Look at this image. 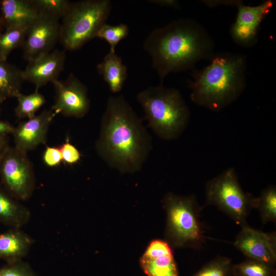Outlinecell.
<instances>
[{"instance_id": "obj_6", "label": "cell", "mask_w": 276, "mask_h": 276, "mask_svg": "<svg viewBox=\"0 0 276 276\" xmlns=\"http://www.w3.org/2000/svg\"><path fill=\"white\" fill-rule=\"evenodd\" d=\"M111 9L109 0H83L71 2L61 18L59 42L65 50L80 49L96 37L109 17Z\"/></svg>"}, {"instance_id": "obj_3", "label": "cell", "mask_w": 276, "mask_h": 276, "mask_svg": "<svg viewBox=\"0 0 276 276\" xmlns=\"http://www.w3.org/2000/svg\"><path fill=\"white\" fill-rule=\"evenodd\" d=\"M200 70H195L189 83L190 98L196 104L219 112L236 101L246 85V59L240 53L214 56Z\"/></svg>"}, {"instance_id": "obj_26", "label": "cell", "mask_w": 276, "mask_h": 276, "mask_svg": "<svg viewBox=\"0 0 276 276\" xmlns=\"http://www.w3.org/2000/svg\"><path fill=\"white\" fill-rule=\"evenodd\" d=\"M233 265L229 258L218 256L205 264L193 276H233Z\"/></svg>"}, {"instance_id": "obj_27", "label": "cell", "mask_w": 276, "mask_h": 276, "mask_svg": "<svg viewBox=\"0 0 276 276\" xmlns=\"http://www.w3.org/2000/svg\"><path fill=\"white\" fill-rule=\"evenodd\" d=\"M39 14L60 20L66 13L71 4L67 0H32Z\"/></svg>"}, {"instance_id": "obj_1", "label": "cell", "mask_w": 276, "mask_h": 276, "mask_svg": "<svg viewBox=\"0 0 276 276\" xmlns=\"http://www.w3.org/2000/svg\"><path fill=\"white\" fill-rule=\"evenodd\" d=\"M95 148L109 167L122 173L136 172L146 162L151 136L123 95L108 97Z\"/></svg>"}, {"instance_id": "obj_18", "label": "cell", "mask_w": 276, "mask_h": 276, "mask_svg": "<svg viewBox=\"0 0 276 276\" xmlns=\"http://www.w3.org/2000/svg\"><path fill=\"white\" fill-rule=\"evenodd\" d=\"M31 212L0 183V223L9 228H21L31 218Z\"/></svg>"}, {"instance_id": "obj_21", "label": "cell", "mask_w": 276, "mask_h": 276, "mask_svg": "<svg viewBox=\"0 0 276 276\" xmlns=\"http://www.w3.org/2000/svg\"><path fill=\"white\" fill-rule=\"evenodd\" d=\"M16 98L17 104L14 112L16 117L18 119L27 120L34 117L46 102L45 97L38 89H35L33 93L27 95L20 93Z\"/></svg>"}, {"instance_id": "obj_9", "label": "cell", "mask_w": 276, "mask_h": 276, "mask_svg": "<svg viewBox=\"0 0 276 276\" xmlns=\"http://www.w3.org/2000/svg\"><path fill=\"white\" fill-rule=\"evenodd\" d=\"M52 83L55 97L51 109L56 115L82 118L88 113L90 100L87 88L73 73L64 80L57 79Z\"/></svg>"}, {"instance_id": "obj_12", "label": "cell", "mask_w": 276, "mask_h": 276, "mask_svg": "<svg viewBox=\"0 0 276 276\" xmlns=\"http://www.w3.org/2000/svg\"><path fill=\"white\" fill-rule=\"evenodd\" d=\"M233 245L247 258L275 265V232H263L250 227L246 223L241 226Z\"/></svg>"}, {"instance_id": "obj_14", "label": "cell", "mask_w": 276, "mask_h": 276, "mask_svg": "<svg viewBox=\"0 0 276 276\" xmlns=\"http://www.w3.org/2000/svg\"><path fill=\"white\" fill-rule=\"evenodd\" d=\"M65 58V50L54 49L34 59L22 70L24 80L33 83L35 89L39 90L48 83L58 79L64 69Z\"/></svg>"}, {"instance_id": "obj_31", "label": "cell", "mask_w": 276, "mask_h": 276, "mask_svg": "<svg viewBox=\"0 0 276 276\" xmlns=\"http://www.w3.org/2000/svg\"><path fill=\"white\" fill-rule=\"evenodd\" d=\"M200 2L209 8H214L221 5L237 7L242 1L240 0H201Z\"/></svg>"}, {"instance_id": "obj_5", "label": "cell", "mask_w": 276, "mask_h": 276, "mask_svg": "<svg viewBox=\"0 0 276 276\" xmlns=\"http://www.w3.org/2000/svg\"><path fill=\"white\" fill-rule=\"evenodd\" d=\"M163 204L167 215L166 241L176 248H200L205 236L200 220L201 208L195 196L169 192Z\"/></svg>"}, {"instance_id": "obj_20", "label": "cell", "mask_w": 276, "mask_h": 276, "mask_svg": "<svg viewBox=\"0 0 276 276\" xmlns=\"http://www.w3.org/2000/svg\"><path fill=\"white\" fill-rule=\"evenodd\" d=\"M24 81L22 70L0 59V98H16Z\"/></svg>"}, {"instance_id": "obj_2", "label": "cell", "mask_w": 276, "mask_h": 276, "mask_svg": "<svg viewBox=\"0 0 276 276\" xmlns=\"http://www.w3.org/2000/svg\"><path fill=\"white\" fill-rule=\"evenodd\" d=\"M214 48L206 30L195 20L185 18L154 29L144 43L160 83L170 73L192 68L199 61L211 59Z\"/></svg>"}, {"instance_id": "obj_23", "label": "cell", "mask_w": 276, "mask_h": 276, "mask_svg": "<svg viewBox=\"0 0 276 276\" xmlns=\"http://www.w3.org/2000/svg\"><path fill=\"white\" fill-rule=\"evenodd\" d=\"M233 276H276L275 265L247 258L233 264Z\"/></svg>"}, {"instance_id": "obj_4", "label": "cell", "mask_w": 276, "mask_h": 276, "mask_svg": "<svg viewBox=\"0 0 276 276\" xmlns=\"http://www.w3.org/2000/svg\"><path fill=\"white\" fill-rule=\"evenodd\" d=\"M149 126L160 139H177L188 125L190 112L180 92L163 83L149 86L137 95Z\"/></svg>"}, {"instance_id": "obj_8", "label": "cell", "mask_w": 276, "mask_h": 276, "mask_svg": "<svg viewBox=\"0 0 276 276\" xmlns=\"http://www.w3.org/2000/svg\"><path fill=\"white\" fill-rule=\"evenodd\" d=\"M1 184L17 200L26 201L36 186L33 165L27 153L9 147L0 159Z\"/></svg>"}, {"instance_id": "obj_17", "label": "cell", "mask_w": 276, "mask_h": 276, "mask_svg": "<svg viewBox=\"0 0 276 276\" xmlns=\"http://www.w3.org/2000/svg\"><path fill=\"white\" fill-rule=\"evenodd\" d=\"M34 243V239L21 228H9L0 233V259L6 263L22 260Z\"/></svg>"}, {"instance_id": "obj_28", "label": "cell", "mask_w": 276, "mask_h": 276, "mask_svg": "<svg viewBox=\"0 0 276 276\" xmlns=\"http://www.w3.org/2000/svg\"><path fill=\"white\" fill-rule=\"evenodd\" d=\"M0 276H38L27 262L19 260L0 267Z\"/></svg>"}, {"instance_id": "obj_15", "label": "cell", "mask_w": 276, "mask_h": 276, "mask_svg": "<svg viewBox=\"0 0 276 276\" xmlns=\"http://www.w3.org/2000/svg\"><path fill=\"white\" fill-rule=\"evenodd\" d=\"M171 247L160 239L150 242L140 261L148 276H179Z\"/></svg>"}, {"instance_id": "obj_10", "label": "cell", "mask_w": 276, "mask_h": 276, "mask_svg": "<svg viewBox=\"0 0 276 276\" xmlns=\"http://www.w3.org/2000/svg\"><path fill=\"white\" fill-rule=\"evenodd\" d=\"M60 22L50 16L39 14L27 27L21 47L28 62L54 50L59 41Z\"/></svg>"}, {"instance_id": "obj_24", "label": "cell", "mask_w": 276, "mask_h": 276, "mask_svg": "<svg viewBox=\"0 0 276 276\" xmlns=\"http://www.w3.org/2000/svg\"><path fill=\"white\" fill-rule=\"evenodd\" d=\"M28 26L6 29L0 33V59L7 60L12 51L22 47Z\"/></svg>"}, {"instance_id": "obj_29", "label": "cell", "mask_w": 276, "mask_h": 276, "mask_svg": "<svg viewBox=\"0 0 276 276\" xmlns=\"http://www.w3.org/2000/svg\"><path fill=\"white\" fill-rule=\"evenodd\" d=\"M59 147L61 152L62 162L65 164L73 165L80 160L81 153L74 145L70 142L68 138Z\"/></svg>"}, {"instance_id": "obj_13", "label": "cell", "mask_w": 276, "mask_h": 276, "mask_svg": "<svg viewBox=\"0 0 276 276\" xmlns=\"http://www.w3.org/2000/svg\"><path fill=\"white\" fill-rule=\"evenodd\" d=\"M56 114L51 109L20 122L12 133L14 147L28 153L41 144H45L50 125Z\"/></svg>"}, {"instance_id": "obj_19", "label": "cell", "mask_w": 276, "mask_h": 276, "mask_svg": "<svg viewBox=\"0 0 276 276\" xmlns=\"http://www.w3.org/2000/svg\"><path fill=\"white\" fill-rule=\"evenodd\" d=\"M97 68L112 93H117L122 89L127 79V69L116 52H109L98 64Z\"/></svg>"}, {"instance_id": "obj_33", "label": "cell", "mask_w": 276, "mask_h": 276, "mask_svg": "<svg viewBox=\"0 0 276 276\" xmlns=\"http://www.w3.org/2000/svg\"><path fill=\"white\" fill-rule=\"evenodd\" d=\"M14 127L9 123L0 120V134H12Z\"/></svg>"}, {"instance_id": "obj_16", "label": "cell", "mask_w": 276, "mask_h": 276, "mask_svg": "<svg viewBox=\"0 0 276 276\" xmlns=\"http://www.w3.org/2000/svg\"><path fill=\"white\" fill-rule=\"evenodd\" d=\"M0 15L6 30L29 25L39 12L32 0H2Z\"/></svg>"}, {"instance_id": "obj_36", "label": "cell", "mask_w": 276, "mask_h": 276, "mask_svg": "<svg viewBox=\"0 0 276 276\" xmlns=\"http://www.w3.org/2000/svg\"><path fill=\"white\" fill-rule=\"evenodd\" d=\"M5 100H6L5 99L0 98V109H1V105L3 103V102Z\"/></svg>"}, {"instance_id": "obj_32", "label": "cell", "mask_w": 276, "mask_h": 276, "mask_svg": "<svg viewBox=\"0 0 276 276\" xmlns=\"http://www.w3.org/2000/svg\"><path fill=\"white\" fill-rule=\"evenodd\" d=\"M148 2L162 7L174 9H179L180 7L179 2L176 0H151L148 1Z\"/></svg>"}, {"instance_id": "obj_34", "label": "cell", "mask_w": 276, "mask_h": 276, "mask_svg": "<svg viewBox=\"0 0 276 276\" xmlns=\"http://www.w3.org/2000/svg\"><path fill=\"white\" fill-rule=\"evenodd\" d=\"M9 147L7 135L0 134V159Z\"/></svg>"}, {"instance_id": "obj_22", "label": "cell", "mask_w": 276, "mask_h": 276, "mask_svg": "<svg viewBox=\"0 0 276 276\" xmlns=\"http://www.w3.org/2000/svg\"><path fill=\"white\" fill-rule=\"evenodd\" d=\"M254 208L260 214L263 224L276 221V188L271 185L263 189L259 197H254Z\"/></svg>"}, {"instance_id": "obj_35", "label": "cell", "mask_w": 276, "mask_h": 276, "mask_svg": "<svg viewBox=\"0 0 276 276\" xmlns=\"http://www.w3.org/2000/svg\"><path fill=\"white\" fill-rule=\"evenodd\" d=\"M3 28H4V27H3L2 19H1V15H0V33H1L2 32Z\"/></svg>"}, {"instance_id": "obj_30", "label": "cell", "mask_w": 276, "mask_h": 276, "mask_svg": "<svg viewBox=\"0 0 276 276\" xmlns=\"http://www.w3.org/2000/svg\"><path fill=\"white\" fill-rule=\"evenodd\" d=\"M43 163L48 167L58 166L62 162V157L59 146H47L42 154Z\"/></svg>"}, {"instance_id": "obj_11", "label": "cell", "mask_w": 276, "mask_h": 276, "mask_svg": "<svg viewBox=\"0 0 276 276\" xmlns=\"http://www.w3.org/2000/svg\"><path fill=\"white\" fill-rule=\"evenodd\" d=\"M273 4L271 0L253 6L244 5L241 2L237 7V16L229 30L233 40L244 48L255 45L258 42L261 24Z\"/></svg>"}, {"instance_id": "obj_25", "label": "cell", "mask_w": 276, "mask_h": 276, "mask_svg": "<svg viewBox=\"0 0 276 276\" xmlns=\"http://www.w3.org/2000/svg\"><path fill=\"white\" fill-rule=\"evenodd\" d=\"M129 28L126 24L118 25L104 24L97 33L96 37L106 40L110 45L109 52H116L118 44L129 34Z\"/></svg>"}, {"instance_id": "obj_7", "label": "cell", "mask_w": 276, "mask_h": 276, "mask_svg": "<svg viewBox=\"0 0 276 276\" xmlns=\"http://www.w3.org/2000/svg\"><path fill=\"white\" fill-rule=\"evenodd\" d=\"M206 204L216 206L241 226L254 208V197L240 185L234 168H228L208 181L205 186Z\"/></svg>"}]
</instances>
